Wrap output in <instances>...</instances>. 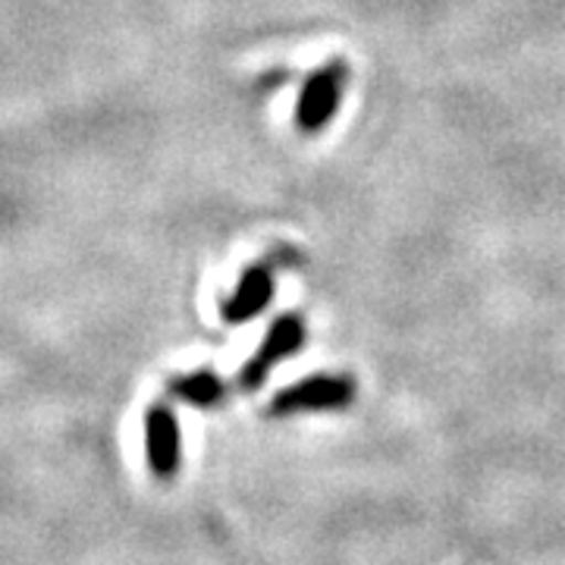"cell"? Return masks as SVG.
I'll return each mask as SVG.
<instances>
[{
	"mask_svg": "<svg viewBox=\"0 0 565 565\" xmlns=\"http://www.w3.org/2000/svg\"><path fill=\"white\" fill-rule=\"evenodd\" d=\"M270 296H274V274H270V267L267 264L248 267L239 286H236V292L223 302V321H252L255 315H262L264 308L270 305Z\"/></svg>",
	"mask_w": 565,
	"mask_h": 565,
	"instance_id": "5",
	"label": "cell"
},
{
	"mask_svg": "<svg viewBox=\"0 0 565 565\" xmlns=\"http://www.w3.org/2000/svg\"><path fill=\"white\" fill-rule=\"evenodd\" d=\"M349 73L340 61L327 63L323 70H318L311 79L305 82L299 104H296V126L302 129L305 136H318L321 129H327L333 117H337V107L343 102V88Z\"/></svg>",
	"mask_w": 565,
	"mask_h": 565,
	"instance_id": "1",
	"label": "cell"
},
{
	"mask_svg": "<svg viewBox=\"0 0 565 565\" xmlns=\"http://www.w3.org/2000/svg\"><path fill=\"white\" fill-rule=\"evenodd\" d=\"M145 446H148V465L158 478H173L180 471V424L170 408L154 405L145 415Z\"/></svg>",
	"mask_w": 565,
	"mask_h": 565,
	"instance_id": "4",
	"label": "cell"
},
{
	"mask_svg": "<svg viewBox=\"0 0 565 565\" xmlns=\"http://www.w3.org/2000/svg\"><path fill=\"white\" fill-rule=\"evenodd\" d=\"M355 386L345 377H308L302 384H292L274 399V412H318V408H343L352 403Z\"/></svg>",
	"mask_w": 565,
	"mask_h": 565,
	"instance_id": "3",
	"label": "cell"
},
{
	"mask_svg": "<svg viewBox=\"0 0 565 565\" xmlns=\"http://www.w3.org/2000/svg\"><path fill=\"white\" fill-rule=\"evenodd\" d=\"M170 390H173V396H180L182 403L199 405V408L221 403L223 396V384L211 374V371H199V374L180 377V381H173Z\"/></svg>",
	"mask_w": 565,
	"mask_h": 565,
	"instance_id": "6",
	"label": "cell"
},
{
	"mask_svg": "<svg viewBox=\"0 0 565 565\" xmlns=\"http://www.w3.org/2000/svg\"><path fill=\"white\" fill-rule=\"evenodd\" d=\"M302 345H305V323L299 321L296 315H286V318H280V321L267 330L262 349L252 355V362L245 364L243 384L248 386V390L262 386L264 377L274 371V364L282 362V359H289V355H296Z\"/></svg>",
	"mask_w": 565,
	"mask_h": 565,
	"instance_id": "2",
	"label": "cell"
}]
</instances>
